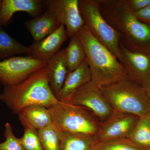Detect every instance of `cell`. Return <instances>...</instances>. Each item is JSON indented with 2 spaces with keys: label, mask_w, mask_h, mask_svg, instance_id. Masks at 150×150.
I'll return each mask as SVG.
<instances>
[{
  "label": "cell",
  "mask_w": 150,
  "mask_h": 150,
  "mask_svg": "<svg viewBox=\"0 0 150 150\" xmlns=\"http://www.w3.org/2000/svg\"><path fill=\"white\" fill-rule=\"evenodd\" d=\"M69 37L64 25L61 24L56 31L30 46L29 56L48 63L59 51Z\"/></svg>",
  "instance_id": "12"
},
{
  "label": "cell",
  "mask_w": 150,
  "mask_h": 150,
  "mask_svg": "<svg viewBox=\"0 0 150 150\" xmlns=\"http://www.w3.org/2000/svg\"><path fill=\"white\" fill-rule=\"evenodd\" d=\"M146 93L147 94V95L148 97H149V100H150V87L149 88L147 89L146 90Z\"/></svg>",
  "instance_id": "28"
},
{
  "label": "cell",
  "mask_w": 150,
  "mask_h": 150,
  "mask_svg": "<svg viewBox=\"0 0 150 150\" xmlns=\"http://www.w3.org/2000/svg\"><path fill=\"white\" fill-rule=\"evenodd\" d=\"M149 56L150 60V54H149Z\"/></svg>",
  "instance_id": "30"
},
{
  "label": "cell",
  "mask_w": 150,
  "mask_h": 150,
  "mask_svg": "<svg viewBox=\"0 0 150 150\" xmlns=\"http://www.w3.org/2000/svg\"><path fill=\"white\" fill-rule=\"evenodd\" d=\"M103 16L131 51L150 54V26L136 18L126 0H99Z\"/></svg>",
  "instance_id": "1"
},
{
  "label": "cell",
  "mask_w": 150,
  "mask_h": 150,
  "mask_svg": "<svg viewBox=\"0 0 150 150\" xmlns=\"http://www.w3.org/2000/svg\"><path fill=\"white\" fill-rule=\"evenodd\" d=\"M126 1L133 13L141 10L150 5V0H126Z\"/></svg>",
  "instance_id": "26"
},
{
  "label": "cell",
  "mask_w": 150,
  "mask_h": 150,
  "mask_svg": "<svg viewBox=\"0 0 150 150\" xmlns=\"http://www.w3.org/2000/svg\"><path fill=\"white\" fill-rule=\"evenodd\" d=\"M29 54V47L13 38L0 25V61L18 54Z\"/></svg>",
  "instance_id": "20"
},
{
  "label": "cell",
  "mask_w": 150,
  "mask_h": 150,
  "mask_svg": "<svg viewBox=\"0 0 150 150\" xmlns=\"http://www.w3.org/2000/svg\"><path fill=\"white\" fill-rule=\"evenodd\" d=\"M4 136L5 140L0 143V150H24L20 139L15 137L11 125L8 122L4 125Z\"/></svg>",
  "instance_id": "25"
},
{
  "label": "cell",
  "mask_w": 150,
  "mask_h": 150,
  "mask_svg": "<svg viewBox=\"0 0 150 150\" xmlns=\"http://www.w3.org/2000/svg\"><path fill=\"white\" fill-rule=\"evenodd\" d=\"M0 100L18 114L25 108L35 105L50 107L59 102L51 90L46 67L33 74L21 83L4 86Z\"/></svg>",
  "instance_id": "3"
},
{
  "label": "cell",
  "mask_w": 150,
  "mask_h": 150,
  "mask_svg": "<svg viewBox=\"0 0 150 150\" xmlns=\"http://www.w3.org/2000/svg\"><path fill=\"white\" fill-rule=\"evenodd\" d=\"M142 150H150V112L139 118L128 138Z\"/></svg>",
  "instance_id": "19"
},
{
  "label": "cell",
  "mask_w": 150,
  "mask_h": 150,
  "mask_svg": "<svg viewBox=\"0 0 150 150\" xmlns=\"http://www.w3.org/2000/svg\"><path fill=\"white\" fill-rule=\"evenodd\" d=\"M47 62L25 56H14L0 61V84L4 86L21 83L30 75L47 66Z\"/></svg>",
  "instance_id": "7"
},
{
  "label": "cell",
  "mask_w": 150,
  "mask_h": 150,
  "mask_svg": "<svg viewBox=\"0 0 150 150\" xmlns=\"http://www.w3.org/2000/svg\"><path fill=\"white\" fill-rule=\"evenodd\" d=\"M121 59L119 62L124 67L129 79L143 87H150V60L148 54L130 51L120 42Z\"/></svg>",
  "instance_id": "11"
},
{
  "label": "cell",
  "mask_w": 150,
  "mask_h": 150,
  "mask_svg": "<svg viewBox=\"0 0 150 150\" xmlns=\"http://www.w3.org/2000/svg\"><path fill=\"white\" fill-rule=\"evenodd\" d=\"M44 150H60L62 131L52 123L38 131Z\"/></svg>",
  "instance_id": "22"
},
{
  "label": "cell",
  "mask_w": 150,
  "mask_h": 150,
  "mask_svg": "<svg viewBox=\"0 0 150 150\" xmlns=\"http://www.w3.org/2000/svg\"><path fill=\"white\" fill-rule=\"evenodd\" d=\"M48 108L61 131L93 136L98 131L100 122L85 108L59 101Z\"/></svg>",
  "instance_id": "5"
},
{
  "label": "cell",
  "mask_w": 150,
  "mask_h": 150,
  "mask_svg": "<svg viewBox=\"0 0 150 150\" xmlns=\"http://www.w3.org/2000/svg\"><path fill=\"white\" fill-rule=\"evenodd\" d=\"M46 68L50 87L56 97L69 73L65 59V49L59 51L53 56L47 63Z\"/></svg>",
  "instance_id": "17"
},
{
  "label": "cell",
  "mask_w": 150,
  "mask_h": 150,
  "mask_svg": "<svg viewBox=\"0 0 150 150\" xmlns=\"http://www.w3.org/2000/svg\"><path fill=\"white\" fill-rule=\"evenodd\" d=\"M18 115L19 119L24 128H31L38 131L53 123L48 108L39 105L25 108Z\"/></svg>",
  "instance_id": "16"
},
{
  "label": "cell",
  "mask_w": 150,
  "mask_h": 150,
  "mask_svg": "<svg viewBox=\"0 0 150 150\" xmlns=\"http://www.w3.org/2000/svg\"><path fill=\"white\" fill-rule=\"evenodd\" d=\"M43 7L54 13L61 24L64 25L70 38L84 25L79 6V0L43 1Z\"/></svg>",
  "instance_id": "10"
},
{
  "label": "cell",
  "mask_w": 150,
  "mask_h": 150,
  "mask_svg": "<svg viewBox=\"0 0 150 150\" xmlns=\"http://www.w3.org/2000/svg\"><path fill=\"white\" fill-rule=\"evenodd\" d=\"M134 14L137 19L150 26V5Z\"/></svg>",
  "instance_id": "27"
},
{
  "label": "cell",
  "mask_w": 150,
  "mask_h": 150,
  "mask_svg": "<svg viewBox=\"0 0 150 150\" xmlns=\"http://www.w3.org/2000/svg\"><path fill=\"white\" fill-rule=\"evenodd\" d=\"M112 109L141 117L150 112V100L146 90L126 79L100 87Z\"/></svg>",
  "instance_id": "4"
},
{
  "label": "cell",
  "mask_w": 150,
  "mask_h": 150,
  "mask_svg": "<svg viewBox=\"0 0 150 150\" xmlns=\"http://www.w3.org/2000/svg\"><path fill=\"white\" fill-rule=\"evenodd\" d=\"M139 117L113 110L110 116L100 123L96 135L98 142H110L128 139Z\"/></svg>",
  "instance_id": "9"
},
{
  "label": "cell",
  "mask_w": 150,
  "mask_h": 150,
  "mask_svg": "<svg viewBox=\"0 0 150 150\" xmlns=\"http://www.w3.org/2000/svg\"><path fill=\"white\" fill-rule=\"evenodd\" d=\"M85 52L91 80L100 87L129 79L119 60L94 37L85 25L77 33Z\"/></svg>",
  "instance_id": "2"
},
{
  "label": "cell",
  "mask_w": 150,
  "mask_h": 150,
  "mask_svg": "<svg viewBox=\"0 0 150 150\" xmlns=\"http://www.w3.org/2000/svg\"><path fill=\"white\" fill-rule=\"evenodd\" d=\"M67 103L85 108L100 123L106 120L113 111L99 87L92 80L79 89Z\"/></svg>",
  "instance_id": "8"
},
{
  "label": "cell",
  "mask_w": 150,
  "mask_h": 150,
  "mask_svg": "<svg viewBox=\"0 0 150 150\" xmlns=\"http://www.w3.org/2000/svg\"><path fill=\"white\" fill-rule=\"evenodd\" d=\"M91 81V74L85 59L76 69L68 73L56 98L61 102H68L79 89Z\"/></svg>",
  "instance_id": "14"
},
{
  "label": "cell",
  "mask_w": 150,
  "mask_h": 150,
  "mask_svg": "<svg viewBox=\"0 0 150 150\" xmlns=\"http://www.w3.org/2000/svg\"><path fill=\"white\" fill-rule=\"evenodd\" d=\"M60 25L54 13L47 10L38 16L24 23L34 42L42 40L54 33Z\"/></svg>",
  "instance_id": "15"
},
{
  "label": "cell",
  "mask_w": 150,
  "mask_h": 150,
  "mask_svg": "<svg viewBox=\"0 0 150 150\" xmlns=\"http://www.w3.org/2000/svg\"><path fill=\"white\" fill-rule=\"evenodd\" d=\"M79 6L84 24L91 34L120 61V36L103 16L99 0H79Z\"/></svg>",
  "instance_id": "6"
},
{
  "label": "cell",
  "mask_w": 150,
  "mask_h": 150,
  "mask_svg": "<svg viewBox=\"0 0 150 150\" xmlns=\"http://www.w3.org/2000/svg\"><path fill=\"white\" fill-rule=\"evenodd\" d=\"M43 1L41 0H2L0 9V25L9 24L14 14L25 12L34 18L41 14Z\"/></svg>",
  "instance_id": "13"
},
{
  "label": "cell",
  "mask_w": 150,
  "mask_h": 150,
  "mask_svg": "<svg viewBox=\"0 0 150 150\" xmlns=\"http://www.w3.org/2000/svg\"><path fill=\"white\" fill-rule=\"evenodd\" d=\"M65 49V59L69 72L73 71L86 59L84 49L77 34L70 38Z\"/></svg>",
  "instance_id": "21"
},
{
  "label": "cell",
  "mask_w": 150,
  "mask_h": 150,
  "mask_svg": "<svg viewBox=\"0 0 150 150\" xmlns=\"http://www.w3.org/2000/svg\"><path fill=\"white\" fill-rule=\"evenodd\" d=\"M93 150H142L134 145L128 139L110 142H97Z\"/></svg>",
  "instance_id": "23"
},
{
  "label": "cell",
  "mask_w": 150,
  "mask_h": 150,
  "mask_svg": "<svg viewBox=\"0 0 150 150\" xmlns=\"http://www.w3.org/2000/svg\"><path fill=\"white\" fill-rule=\"evenodd\" d=\"M96 136L62 131L60 150H93Z\"/></svg>",
  "instance_id": "18"
},
{
  "label": "cell",
  "mask_w": 150,
  "mask_h": 150,
  "mask_svg": "<svg viewBox=\"0 0 150 150\" xmlns=\"http://www.w3.org/2000/svg\"><path fill=\"white\" fill-rule=\"evenodd\" d=\"M20 139L24 150H44L36 130L24 128L23 136Z\"/></svg>",
  "instance_id": "24"
},
{
  "label": "cell",
  "mask_w": 150,
  "mask_h": 150,
  "mask_svg": "<svg viewBox=\"0 0 150 150\" xmlns=\"http://www.w3.org/2000/svg\"><path fill=\"white\" fill-rule=\"evenodd\" d=\"M2 1V0H0V9H1V6Z\"/></svg>",
  "instance_id": "29"
}]
</instances>
